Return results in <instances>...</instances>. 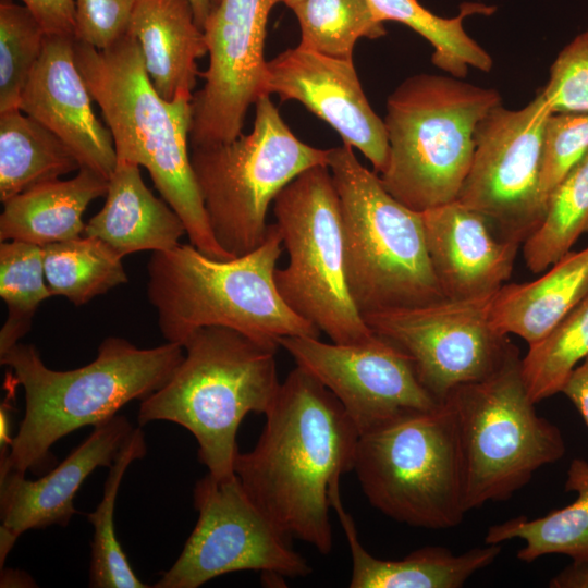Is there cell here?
Returning <instances> with one entry per match:
<instances>
[{
    "label": "cell",
    "instance_id": "obj_37",
    "mask_svg": "<svg viewBox=\"0 0 588 588\" xmlns=\"http://www.w3.org/2000/svg\"><path fill=\"white\" fill-rule=\"evenodd\" d=\"M541 91L552 113H588V28L560 51Z\"/></svg>",
    "mask_w": 588,
    "mask_h": 588
},
{
    "label": "cell",
    "instance_id": "obj_29",
    "mask_svg": "<svg viewBox=\"0 0 588 588\" xmlns=\"http://www.w3.org/2000/svg\"><path fill=\"white\" fill-rule=\"evenodd\" d=\"M42 249L49 290L75 306L127 282L123 256L100 238L78 236Z\"/></svg>",
    "mask_w": 588,
    "mask_h": 588
},
{
    "label": "cell",
    "instance_id": "obj_2",
    "mask_svg": "<svg viewBox=\"0 0 588 588\" xmlns=\"http://www.w3.org/2000/svg\"><path fill=\"white\" fill-rule=\"evenodd\" d=\"M74 59L112 135L117 161L146 168L192 245L215 259L234 258L213 235L193 171V98L168 101L158 94L128 32L103 50L74 39Z\"/></svg>",
    "mask_w": 588,
    "mask_h": 588
},
{
    "label": "cell",
    "instance_id": "obj_24",
    "mask_svg": "<svg viewBox=\"0 0 588 588\" xmlns=\"http://www.w3.org/2000/svg\"><path fill=\"white\" fill-rule=\"evenodd\" d=\"M536 280L503 284L493 295L490 319L502 335L531 345L546 336L588 295V246L569 252Z\"/></svg>",
    "mask_w": 588,
    "mask_h": 588
},
{
    "label": "cell",
    "instance_id": "obj_40",
    "mask_svg": "<svg viewBox=\"0 0 588 588\" xmlns=\"http://www.w3.org/2000/svg\"><path fill=\"white\" fill-rule=\"evenodd\" d=\"M561 392L573 403L588 428V357L572 371Z\"/></svg>",
    "mask_w": 588,
    "mask_h": 588
},
{
    "label": "cell",
    "instance_id": "obj_25",
    "mask_svg": "<svg viewBox=\"0 0 588 588\" xmlns=\"http://www.w3.org/2000/svg\"><path fill=\"white\" fill-rule=\"evenodd\" d=\"M109 180L81 168L70 180L35 185L3 203L0 241L39 246L76 238L84 233L82 216L90 201L107 195Z\"/></svg>",
    "mask_w": 588,
    "mask_h": 588
},
{
    "label": "cell",
    "instance_id": "obj_39",
    "mask_svg": "<svg viewBox=\"0 0 588 588\" xmlns=\"http://www.w3.org/2000/svg\"><path fill=\"white\" fill-rule=\"evenodd\" d=\"M47 35L75 36L74 0H21Z\"/></svg>",
    "mask_w": 588,
    "mask_h": 588
},
{
    "label": "cell",
    "instance_id": "obj_9",
    "mask_svg": "<svg viewBox=\"0 0 588 588\" xmlns=\"http://www.w3.org/2000/svg\"><path fill=\"white\" fill-rule=\"evenodd\" d=\"M444 402L456 425L467 512L511 498L566 452L560 429L535 409L517 348L492 375L457 387Z\"/></svg>",
    "mask_w": 588,
    "mask_h": 588
},
{
    "label": "cell",
    "instance_id": "obj_5",
    "mask_svg": "<svg viewBox=\"0 0 588 588\" xmlns=\"http://www.w3.org/2000/svg\"><path fill=\"white\" fill-rule=\"evenodd\" d=\"M282 244L273 223L257 248L231 259L211 258L191 243L152 252L147 295L164 339L182 345L194 331L213 326L277 344L284 336L319 338L320 331L295 314L277 290Z\"/></svg>",
    "mask_w": 588,
    "mask_h": 588
},
{
    "label": "cell",
    "instance_id": "obj_4",
    "mask_svg": "<svg viewBox=\"0 0 588 588\" xmlns=\"http://www.w3.org/2000/svg\"><path fill=\"white\" fill-rule=\"evenodd\" d=\"M184 357L169 380L142 401L138 424L167 420L188 430L208 474L235 475L236 434L248 413L266 414L281 382L280 346L224 327H204L182 343Z\"/></svg>",
    "mask_w": 588,
    "mask_h": 588
},
{
    "label": "cell",
    "instance_id": "obj_42",
    "mask_svg": "<svg viewBox=\"0 0 588 588\" xmlns=\"http://www.w3.org/2000/svg\"><path fill=\"white\" fill-rule=\"evenodd\" d=\"M14 390L4 399L0 407V460L4 458L10 450L13 437H11V411L13 406L10 401L13 399Z\"/></svg>",
    "mask_w": 588,
    "mask_h": 588
},
{
    "label": "cell",
    "instance_id": "obj_19",
    "mask_svg": "<svg viewBox=\"0 0 588 588\" xmlns=\"http://www.w3.org/2000/svg\"><path fill=\"white\" fill-rule=\"evenodd\" d=\"M74 37L47 35L20 100V110L57 135L81 168L109 180L117 164L112 135L93 109L74 59Z\"/></svg>",
    "mask_w": 588,
    "mask_h": 588
},
{
    "label": "cell",
    "instance_id": "obj_11",
    "mask_svg": "<svg viewBox=\"0 0 588 588\" xmlns=\"http://www.w3.org/2000/svg\"><path fill=\"white\" fill-rule=\"evenodd\" d=\"M272 209L289 255L274 283L285 304L333 343L356 344L375 333L355 306L345 279L341 207L327 166L298 174Z\"/></svg>",
    "mask_w": 588,
    "mask_h": 588
},
{
    "label": "cell",
    "instance_id": "obj_41",
    "mask_svg": "<svg viewBox=\"0 0 588 588\" xmlns=\"http://www.w3.org/2000/svg\"><path fill=\"white\" fill-rule=\"evenodd\" d=\"M550 588H588V558L573 560L549 581Z\"/></svg>",
    "mask_w": 588,
    "mask_h": 588
},
{
    "label": "cell",
    "instance_id": "obj_28",
    "mask_svg": "<svg viewBox=\"0 0 588 588\" xmlns=\"http://www.w3.org/2000/svg\"><path fill=\"white\" fill-rule=\"evenodd\" d=\"M375 16L382 23H402L419 34L433 47L432 62L453 77L464 78L468 68L489 72L493 65L491 56L476 42L463 26V20L471 14H490L493 7L465 3L457 16L446 19L436 15L417 0H368Z\"/></svg>",
    "mask_w": 588,
    "mask_h": 588
},
{
    "label": "cell",
    "instance_id": "obj_33",
    "mask_svg": "<svg viewBox=\"0 0 588 588\" xmlns=\"http://www.w3.org/2000/svg\"><path fill=\"white\" fill-rule=\"evenodd\" d=\"M292 10L301 28L298 46L328 57L353 60L359 38L385 35L368 0H302Z\"/></svg>",
    "mask_w": 588,
    "mask_h": 588
},
{
    "label": "cell",
    "instance_id": "obj_13",
    "mask_svg": "<svg viewBox=\"0 0 588 588\" xmlns=\"http://www.w3.org/2000/svg\"><path fill=\"white\" fill-rule=\"evenodd\" d=\"M197 523L174 564L154 588H198L221 575L259 571L275 577H305L313 569L257 507L236 475L210 474L194 488Z\"/></svg>",
    "mask_w": 588,
    "mask_h": 588
},
{
    "label": "cell",
    "instance_id": "obj_7",
    "mask_svg": "<svg viewBox=\"0 0 588 588\" xmlns=\"http://www.w3.org/2000/svg\"><path fill=\"white\" fill-rule=\"evenodd\" d=\"M328 168L340 199L346 284L362 316L445 298L421 212L396 200L348 145L330 149Z\"/></svg>",
    "mask_w": 588,
    "mask_h": 588
},
{
    "label": "cell",
    "instance_id": "obj_18",
    "mask_svg": "<svg viewBox=\"0 0 588 588\" xmlns=\"http://www.w3.org/2000/svg\"><path fill=\"white\" fill-rule=\"evenodd\" d=\"M135 427L123 415L98 424L56 468L37 480L20 471L0 473V565L29 529L65 527L77 513L74 498L98 467H111Z\"/></svg>",
    "mask_w": 588,
    "mask_h": 588
},
{
    "label": "cell",
    "instance_id": "obj_43",
    "mask_svg": "<svg viewBox=\"0 0 588 588\" xmlns=\"http://www.w3.org/2000/svg\"><path fill=\"white\" fill-rule=\"evenodd\" d=\"M197 25L204 29L206 21L219 7L221 0H189Z\"/></svg>",
    "mask_w": 588,
    "mask_h": 588
},
{
    "label": "cell",
    "instance_id": "obj_3",
    "mask_svg": "<svg viewBox=\"0 0 588 588\" xmlns=\"http://www.w3.org/2000/svg\"><path fill=\"white\" fill-rule=\"evenodd\" d=\"M184 357L175 342L139 348L125 339L106 338L96 358L73 370L48 368L32 344L16 343L0 354L1 365L25 392V414L0 473H36L51 461V446L82 427L101 424L125 404L160 389Z\"/></svg>",
    "mask_w": 588,
    "mask_h": 588
},
{
    "label": "cell",
    "instance_id": "obj_6",
    "mask_svg": "<svg viewBox=\"0 0 588 588\" xmlns=\"http://www.w3.org/2000/svg\"><path fill=\"white\" fill-rule=\"evenodd\" d=\"M501 97L457 77L417 74L389 96L383 120L388 162L384 188L412 210L457 199L468 174L478 123Z\"/></svg>",
    "mask_w": 588,
    "mask_h": 588
},
{
    "label": "cell",
    "instance_id": "obj_12",
    "mask_svg": "<svg viewBox=\"0 0 588 588\" xmlns=\"http://www.w3.org/2000/svg\"><path fill=\"white\" fill-rule=\"evenodd\" d=\"M493 295L445 297L363 318L409 358L424 388L443 403L457 387L492 375L516 348L491 323Z\"/></svg>",
    "mask_w": 588,
    "mask_h": 588
},
{
    "label": "cell",
    "instance_id": "obj_27",
    "mask_svg": "<svg viewBox=\"0 0 588 588\" xmlns=\"http://www.w3.org/2000/svg\"><path fill=\"white\" fill-rule=\"evenodd\" d=\"M73 151L20 109L0 113V200L78 171Z\"/></svg>",
    "mask_w": 588,
    "mask_h": 588
},
{
    "label": "cell",
    "instance_id": "obj_35",
    "mask_svg": "<svg viewBox=\"0 0 588 588\" xmlns=\"http://www.w3.org/2000/svg\"><path fill=\"white\" fill-rule=\"evenodd\" d=\"M47 34L24 4L0 0V113L20 100Z\"/></svg>",
    "mask_w": 588,
    "mask_h": 588
},
{
    "label": "cell",
    "instance_id": "obj_21",
    "mask_svg": "<svg viewBox=\"0 0 588 588\" xmlns=\"http://www.w3.org/2000/svg\"><path fill=\"white\" fill-rule=\"evenodd\" d=\"M329 499L347 539L351 588H461L478 571L491 565L501 544H487L455 554L444 547H424L400 560L371 555L360 543L352 516L343 507L340 482L330 487Z\"/></svg>",
    "mask_w": 588,
    "mask_h": 588
},
{
    "label": "cell",
    "instance_id": "obj_44",
    "mask_svg": "<svg viewBox=\"0 0 588 588\" xmlns=\"http://www.w3.org/2000/svg\"><path fill=\"white\" fill-rule=\"evenodd\" d=\"M299 1L302 0H284V3L289 7V8H293L295 4H297Z\"/></svg>",
    "mask_w": 588,
    "mask_h": 588
},
{
    "label": "cell",
    "instance_id": "obj_10",
    "mask_svg": "<svg viewBox=\"0 0 588 588\" xmlns=\"http://www.w3.org/2000/svg\"><path fill=\"white\" fill-rule=\"evenodd\" d=\"M329 152L299 140L270 95L255 102L250 133L192 147L193 171L219 245L233 257L257 248L266 238L274 198L305 170L328 167Z\"/></svg>",
    "mask_w": 588,
    "mask_h": 588
},
{
    "label": "cell",
    "instance_id": "obj_22",
    "mask_svg": "<svg viewBox=\"0 0 588 588\" xmlns=\"http://www.w3.org/2000/svg\"><path fill=\"white\" fill-rule=\"evenodd\" d=\"M128 33L138 41L158 94L168 101L193 98L200 76L197 60L208 49L189 0H137Z\"/></svg>",
    "mask_w": 588,
    "mask_h": 588
},
{
    "label": "cell",
    "instance_id": "obj_30",
    "mask_svg": "<svg viewBox=\"0 0 588 588\" xmlns=\"http://www.w3.org/2000/svg\"><path fill=\"white\" fill-rule=\"evenodd\" d=\"M146 454L142 427L134 428L114 460L105 483L103 495L95 511L87 514L94 527L91 538L89 586L93 588H147L132 569L118 541L114 509L122 478L127 467Z\"/></svg>",
    "mask_w": 588,
    "mask_h": 588
},
{
    "label": "cell",
    "instance_id": "obj_17",
    "mask_svg": "<svg viewBox=\"0 0 588 588\" xmlns=\"http://www.w3.org/2000/svg\"><path fill=\"white\" fill-rule=\"evenodd\" d=\"M265 95L295 100L328 123L343 144L358 149L381 173L389 144L383 120L373 111L362 88L353 60L290 48L267 61Z\"/></svg>",
    "mask_w": 588,
    "mask_h": 588
},
{
    "label": "cell",
    "instance_id": "obj_14",
    "mask_svg": "<svg viewBox=\"0 0 588 588\" xmlns=\"http://www.w3.org/2000/svg\"><path fill=\"white\" fill-rule=\"evenodd\" d=\"M552 113L541 89L524 108L499 105L478 123L475 150L457 201L494 223L503 238L524 243L543 220L542 143Z\"/></svg>",
    "mask_w": 588,
    "mask_h": 588
},
{
    "label": "cell",
    "instance_id": "obj_32",
    "mask_svg": "<svg viewBox=\"0 0 588 588\" xmlns=\"http://www.w3.org/2000/svg\"><path fill=\"white\" fill-rule=\"evenodd\" d=\"M588 357V295L546 336L528 345L520 373L534 403L562 391L572 371Z\"/></svg>",
    "mask_w": 588,
    "mask_h": 588
},
{
    "label": "cell",
    "instance_id": "obj_26",
    "mask_svg": "<svg viewBox=\"0 0 588 588\" xmlns=\"http://www.w3.org/2000/svg\"><path fill=\"white\" fill-rule=\"evenodd\" d=\"M565 491L577 497L571 504L544 516L529 519L517 516L489 527L486 544L520 539L525 546L517 552L520 561L530 563L547 554L588 558V462L574 458L567 470Z\"/></svg>",
    "mask_w": 588,
    "mask_h": 588
},
{
    "label": "cell",
    "instance_id": "obj_1",
    "mask_svg": "<svg viewBox=\"0 0 588 588\" xmlns=\"http://www.w3.org/2000/svg\"><path fill=\"white\" fill-rule=\"evenodd\" d=\"M265 415L257 443L237 453L234 473L281 534L329 554V489L353 470L359 433L338 399L297 365Z\"/></svg>",
    "mask_w": 588,
    "mask_h": 588
},
{
    "label": "cell",
    "instance_id": "obj_23",
    "mask_svg": "<svg viewBox=\"0 0 588 588\" xmlns=\"http://www.w3.org/2000/svg\"><path fill=\"white\" fill-rule=\"evenodd\" d=\"M84 234L102 240L123 257L142 250L164 252L186 234L180 216L144 183L139 166L117 161L106 201Z\"/></svg>",
    "mask_w": 588,
    "mask_h": 588
},
{
    "label": "cell",
    "instance_id": "obj_36",
    "mask_svg": "<svg viewBox=\"0 0 588 588\" xmlns=\"http://www.w3.org/2000/svg\"><path fill=\"white\" fill-rule=\"evenodd\" d=\"M588 152V113H551L544 127L540 189L546 200Z\"/></svg>",
    "mask_w": 588,
    "mask_h": 588
},
{
    "label": "cell",
    "instance_id": "obj_20",
    "mask_svg": "<svg viewBox=\"0 0 588 588\" xmlns=\"http://www.w3.org/2000/svg\"><path fill=\"white\" fill-rule=\"evenodd\" d=\"M430 264L446 298L491 295L514 270L519 243L498 240L490 220L457 200L421 212Z\"/></svg>",
    "mask_w": 588,
    "mask_h": 588
},
{
    "label": "cell",
    "instance_id": "obj_38",
    "mask_svg": "<svg viewBox=\"0 0 588 588\" xmlns=\"http://www.w3.org/2000/svg\"><path fill=\"white\" fill-rule=\"evenodd\" d=\"M76 40L99 50L121 39L130 27L137 0H74Z\"/></svg>",
    "mask_w": 588,
    "mask_h": 588
},
{
    "label": "cell",
    "instance_id": "obj_31",
    "mask_svg": "<svg viewBox=\"0 0 588 588\" xmlns=\"http://www.w3.org/2000/svg\"><path fill=\"white\" fill-rule=\"evenodd\" d=\"M588 232V152L550 194L542 222L524 242L527 268L540 273Z\"/></svg>",
    "mask_w": 588,
    "mask_h": 588
},
{
    "label": "cell",
    "instance_id": "obj_8",
    "mask_svg": "<svg viewBox=\"0 0 588 588\" xmlns=\"http://www.w3.org/2000/svg\"><path fill=\"white\" fill-rule=\"evenodd\" d=\"M353 470L369 503L397 523L448 529L467 513L456 425L446 402L360 434Z\"/></svg>",
    "mask_w": 588,
    "mask_h": 588
},
{
    "label": "cell",
    "instance_id": "obj_15",
    "mask_svg": "<svg viewBox=\"0 0 588 588\" xmlns=\"http://www.w3.org/2000/svg\"><path fill=\"white\" fill-rule=\"evenodd\" d=\"M280 2L221 0L206 21L209 64L192 99L191 147L228 143L242 134L247 109L265 95L267 23Z\"/></svg>",
    "mask_w": 588,
    "mask_h": 588
},
{
    "label": "cell",
    "instance_id": "obj_34",
    "mask_svg": "<svg viewBox=\"0 0 588 588\" xmlns=\"http://www.w3.org/2000/svg\"><path fill=\"white\" fill-rule=\"evenodd\" d=\"M45 280L41 246L22 241L0 243V296L9 310L0 332V354L28 332L36 309L52 295Z\"/></svg>",
    "mask_w": 588,
    "mask_h": 588
},
{
    "label": "cell",
    "instance_id": "obj_16",
    "mask_svg": "<svg viewBox=\"0 0 588 588\" xmlns=\"http://www.w3.org/2000/svg\"><path fill=\"white\" fill-rule=\"evenodd\" d=\"M279 345L338 399L359 436L441 404L420 383L409 358L376 333L356 344L304 335L284 336Z\"/></svg>",
    "mask_w": 588,
    "mask_h": 588
}]
</instances>
